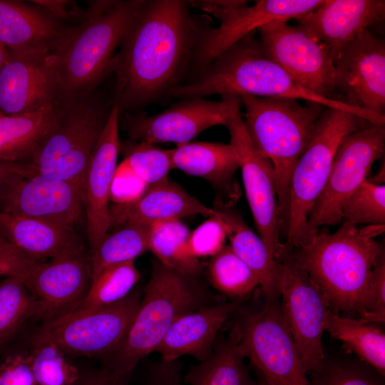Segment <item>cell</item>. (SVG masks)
I'll list each match as a JSON object with an SVG mask.
<instances>
[{
    "label": "cell",
    "instance_id": "1",
    "mask_svg": "<svg viewBox=\"0 0 385 385\" xmlns=\"http://www.w3.org/2000/svg\"><path fill=\"white\" fill-rule=\"evenodd\" d=\"M190 3L142 1L115 53L113 100L120 112L154 101L179 86L202 26Z\"/></svg>",
    "mask_w": 385,
    "mask_h": 385
},
{
    "label": "cell",
    "instance_id": "2",
    "mask_svg": "<svg viewBox=\"0 0 385 385\" xmlns=\"http://www.w3.org/2000/svg\"><path fill=\"white\" fill-rule=\"evenodd\" d=\"M141 1H90L82 19L47 58L56 105L96 91L111 73L115 51Z\"/></svg>",
    "mask_w": 385,
    "mask_h": 385
},
{
    "label": "cell",
    "instance_id": "3",
    "mask_svg": "<svg viewBox=\"0 0 385 385\" xmlns=\"http://www.w3.org/2000/svg\"><path fill=\"white\" fill-rule=\"evenodd\" d=\"M168 94L183 99L220 95L303 100L353 113L371 124L384 126L385 123L384 115L322 96L300 86L282 68L263 56L254 33L224 51L202 69L194 80L176 86Z\"/></svg>",
    "mask_w": 385,
    "mask_h": 385
},
{
    "label": "cell",
    "instance_id": "4",
    "mask_svg": "<svg viewBox=\"0 0 385 385\" xmlns=\"http://www.w3.org/2000/svg\"><path fill=\"white\" fill-rule=\"evenodd\" d=\"M384 231V225L359 228L343 222L334 233L318 232L287 256L308 274L331 310L359 316L364 294L384 252L374 237Z\"/></svg>",
    "mask_w": 385,
    "mask_h": 385
},
{
    "label": "cell",
    "instance_id": "5",
    "mask_svg": "<svg viewBox=\"0 0 385 385\" xmlns=\"http://www.w3.org/2000/svg\"><path fill=\"white\" fill-rule=\"evenodd\" d=\"M208 295L196 277L152 261L151 272L134 318L118 346L103 357L102 368L123 376L155 351L168 329L181 314L205 305Z\"/></svg>",
    "mask_w": 385,
    "mask_h": 385
},
{
    "label": "cell",
    "instance_id": "6",
    "mask_svg": "<svg viewBox=\"0 0 385 385\" xmlns=\"http://www.w3.org/2000/svg\"><path fill=\"white\" fill-rule=\"evenodd\" d=\"M244 125L255 148L272 163L284 236L289 210V183L296 162L309 142L322 113V106H303L297 100L242 96Z\"/></svg>",
    "mask_w": 385,
    "mask_h": 385
},
{
    "label": "cell",
    "instance_id": "7",
    "mask_svg": "<svg viewBox=\"0 0 385 385\" xmlns=\"http://www.w3.org/2000/svg\"><path fill=\"white\" fill-rule=\"evenodd\" d=\"M114 105L96 90L58 104L53 128L35 150L36 173L71 183L84 194L87 171Z\"/></svg>",
    "mask_w": 385,
    "mask_h": 385
},
{
    "label": "cell",
    "instance_id": "8",
    "mask_svg": "<svg viewBox=\"0 0 385 385\" xmlns=\"http://www.w3.org/2000/svg\"><path fill=\"white\" fill-rule=\"evenodd\" d=\"M368 123H370L346 111L329 108L322 111L291 175L284 237L287 252L305 242L309 214L326 185L340 143L346 135Z\"/></svg>",
    "mask_w": 385,
    "mask_h": 385
},
{
    "label": "cell",
    "instance_id": "9",
    "mask_svg": "<svg viewBox=\"0 0 385 385\" xmlns=\"http://www.w3.org/2000/svg\"><path fill=\"white\" fill-rule=\"evenodd\" d=\"M231 337L268 385H311L279 302L242 310Z\"/></svg>",
    "mask_w": 385,
    "mask_h": 385
},
{
    "label": "cell",
    "instance_id": "10",
    "mask_svg": "<svg viewBox=\"0 0 385 385\" xmlns=\"http://www.w3.org/2000/svg\"><path fill=\"white\" fill-rule=\"evenodd\" d=\"M384 126L368 123L343 139L326 185L309 214L304 243L319 227L342 221L345 202L368 178L373 163L384 156Z\"/></svg>",
    "mask_w": 385,
    "mask_h": 385
},
{
    "label": "cell",
    "instance_id": "11",
    "mask_svg": "<svg viewBox=\"0 0 385 385\" xmlns=\"http://www.w3.org/2000/svg\"><path fill=\"white\" fill-rule=\"evenodd\" d=\"M324 0L205 1L202 9L219 19L215 28H202L192 59L203 69L232 45L275 21H288L314 10Z\"/></svg>",
    "mask_w": 385,
    "mask_h": 385
},
{
    "label": "cell",
    "instance_id": "12",
    "mask_svg": "<svg viewBox=\"0 0 385 385\" xmlns=\"http://www.w3.org/2000/svg\"><path fill=\"white\" fill-rule=\"evenodd\" d=\"M141 296L132 291L122 300L80 315L68 314L43 324L31 343L49 341L66 355L104 357L115 350L125 336L138 308Z\"/></svg>",
    "mask_w": 385,
    "mask_h": 385
},
{
    "label": "cell",
    "instance_id": "13",
    "mask_svg": "<svg viewBox=\"0 0 385 385\" xmlns=\"http://www.w3.org/2000/svg\"><path fill=\"white\" fill-rule=\"evenodd\" d=\"M240 101L233 108L225 127L235 149L242 181L259 236L279 262L288 255L281 241V221L274 171L270 161L263 156L250 140L240 110Z\"/></svg>",
    "mask_w": 385,
    "mask_h": 385
},
{
    "label": "cell",
    "instance_id": "14",
    "mask_svg": "<svg viewBox=\"0 0 385 385\" xmlns=\"http://www.w3.org/2000/svg\"><path fill=\"white\" fill-rule=\"evenodd\" d=\"M257 31L263 56L282 68L300 86L334 99V57L327 45L287 21H272Z\"/></svg>",
    "mask_w": 385,
    "mask_h": 385
},
{
    "label": "cell",
    "instance_id": "15",
    "mask_svg": "<svg viewBox=\"0 0 385 385\" xmlns=\"http://www.w3.org/2000/svg\"><path fill=\"white\" fill-rule=\"evenodd\" d=\"M279 305L307 374L325 359L322 345L329 304L308 274L287 256L283 261Z\"/></svg>",
    "mask_w": 385,
    "mask_h": 385
},
{
    "label": "cell",
    "instance_id": "16",
    "mask_svg": "<svg viewBox=\"0 0 385 385\" xmlns=\"http://www.w3.org/2000/svg\"><path fill=\"white\" fill-rule=\"evenodd\" d=\"M220 101L204 98L184 99L153 115L120 112L119 119L133 140L148 143L190 142L202 131L215 125H225L240 98L221 96Z\"/></svg>",
    "mask_w": 385,
    "mask_h": 385
},
{
    "label": "cell",
    "instance_id": "17",
    "mask_svg": "<svg viewBox=\"0 0 385 385\" xmlns=\"http://www.w3.org/2000/svg\"><path fill=\"white\" fill-rule=\"evenodd\" d=\"M83 192L73 184L36 173H14L0 190V210L73 227L80 220Z\"/></svg>",
    "mask_w": 385,
    "mask_h": 385
},
{
    "label": "cell",
    "instance_id": "18",
    "mask_svg": "<svg viewBox=\"0 0 385 385\" xmlns=\"http://www.w3.org/2000/svg\"><path fill=\"white\" fill-rule=\"evenodd\" d=\"M336 92L342 101L385 115V43L368 29L345 45L334 58Z\"/></svg>",
    "mask_w": 385,
    "mask_h": 385
},
{
    "label": "cell",
    "instance_id": "19",
    "mask_svg": "<svg viewBox=\"0 0 385 385\" xmlns=\"http://www.w3.org/2000/svg\"><path fill=\"white\" fill-rule=\"evenodd\" d=\"M40 302L44 324L71 313L87 295L92 282L91 257L83 245L48 262L38 261L23 279Z\"/></svg>",
    "mask_w": 385,
    "mask_h": 385
},
{
    "label": "cell",
    "instance_id": "20",
    "mask_svg": "<svg viewBox=\"0 0 385 385\" xmlns=\"http://www.w3.org/2000/svg\"><path fill=\"white\" fill-rule=\"evenodd\" d=\"M119 115V107L114 103L86 174L84 205L91 253L111 227L108 202L121 148L118 135Z\"/></svg>",
    "mask_w": 385,
    "mask_h": 385
},
{
    "label": "cell",
    "instance_id": "21",
    "mask_svg": "<svg viewBox=\"0 0 385 385\" xmlns=\"http://www.w3.org/2000/svg\"><path fill=\"white\" fill-rule=\"evenodd\" d=\"M72 26L31 1L0 0V42L11 52L48 57Z\"/></svg>",
    "mask_w": 385,
    "mask_h": 385
},
{
    "label": "cell",
    "instance_id": "22",
    "mask_svg": "<svg viewBox=\"0 0 385 385\" xmlns=\"http://www.w3.org/2000/svg\"><path fill=\"white\" fill-rule=\"evenodd\" d=\"M384 16V0H324L296 20L299 27L327 45L334 58L345 45Z\"/></svg>",
    "mask_w": 385,
    "mask_h": 385
},
{
    "label": "cell",
    "instance_id": "23",
    "mask_svg": "<svg viewBox=\"0 0 385 385\" xmlns=\"http://www.w3.org/2000/svg\"><path fill=\"white\" fill-rule=\"evenodd\" d=\"M47 58L9 51L0 70V114L19 115L56 105Z\"/></svg>",
    "mask_w": 385,
    "mask_h": 385
},
{
    "label": "cell",
    "instance_id": "24",
    "mask_svg": "<svg viewBox=\"0 0 385 385\" xmlns=\"http://www.w3.org/2000/svg\"><path fill=\"white\" fill-rule=\"evenodd\" d=\"M239 302L207 304L179 316L171 324L157 347L161 360L172 361L190 356L200 362L213 353L217 334Z\"/></svg>",
    "mask_w": 385,
    "mask_h": 385
},
{
    "label": "cell",
    "instance_id": "25",
    "mask_svg": "<svg viewBox=\"0 0 385 385\" xmlns=\"http://www.w3.org/2000/svg\"><path fill=\"white\" fill-rule=\"evenodd\" d=\"M174 169L203 178L217 192L216 206L231 207L240 197L235 179L240 162L231 144L189 142L170 150Z\"/></svg>",
    "mask_w": 385,
    "mask_h": 385
},
{
    "label": "cell",
    "instance_id": "26",
    "mask_svg": "<svg viewBox=\"0 0 385 385\" xmlns=\"http://www.w3.org/2000/svg\"><path fill=\"white\" fill-rule=\"evenodd\" d=\"M0 237L36 261L51 259L83 245L73 227L2 210Z\"/></svg>",
    "mask_w": 385,
    "mask_h": 385
},
{
    "label": "cell",
    "instance_id": "27",
    "mask_svg": "<svg viewBox=\"0 0 385 385\" xmlns=\"http://www.w3.org/2000/svg\"><path fill=\"white\" fill-rule=\"evenodd\" d=\"M215 208L225 222L229 246L257 277L265 302H279L282 262L273 256L262 239L232 206Z\"/></svg>",
    "mask_w": 385,
    "mask_h": 385
},
{
    "label": "cell",
    "instance_id": "28",
    "mask_svg": "<svg viewBox=\"0 0 385 385\" xmlns=\"http://www.w3.org/2000/svg\"><path fill=\"white\" fill-rule=\"evenodd\" d=\"M218 210L190 195L169 178L148 186L135 201L126 205L121 213L124 223L150 226L158 222L180 220L201 215L215 216Z\"/></svg>",
    "mask_w": 385,
    "mask_h": 385
},
{
    "label": "cell",
    "instance_id": "29",
    "mask_svg": "<svg viewBox=\"0 0 385 385\" xmlns=\"http://www.w3.org/2000/svg\"><path fill=\"white\" fill-rule=\"evenodd\" d=\"M56 120L55 106L19 115L0 114V162L29 164Z\"/></svg>",
    "mask_w": 385,
    "mask_h": 385
},
{
    "label": "cell",
    "instance_id": "30",
    "mask_svg": "<svg viewBox=\"0 0 385 385\" xmlns=\"http://www.w3.org/2000/svg\"><path fill=\"white\" fill-rule=\"evenodd\" d=\"M324 331L358 359L385 376V334L374 324L329 309Z\"/></svg>",
    "mask_w": 385,
    "mask_h": 385
},
{
    "label": "cell",
    "instance_id": "31",
    "mask_svg": "<svg viewBox=\"0 0 385 385\" xmlns=\"http://www.w3.org/2000/svg\"><path fill=\"white\" fill-rule=\"evenodd\" d=\"M244 359L230 336L215 343L212 356L190 367L183 381L188 385H258Z\"/></svg>",
    "mask_w": 385,
    "mask_h": 385
},
{
    "label": "cell",
    "instance_id": "32",
    "mask_svg": "<svg viewBox=\"0 0 385 385\" xmlns=\"http://www.w3.org/2000/svg\"><path fill=\"white\" fill-rule=\"evenodd\" d=\"M190 231L180 220L150 225L148 247L160 262L186 276L197 277L201 271L199 259L190 252Z\"/></svg>",
    "mask_w": 385,
    "mask_h": 385
},
{
    "label": "cell",
    "instance_id": "33",
    "mask_svg": "<svg viewBox=\"0 0 385 385\" xmlns=\"http://www.w3.org/2000/svg\"><path fill=\"white\" fill-rule=\"evenodd\" d=\"M150 226L125 223L107 233L91 253L92 279L103 270L120 263L135 261L149 250Z\"/></svg>",
    "mask_w": 385,
    "mask_h": 385
},
{
    "label": "cell",
    "instance_id": "34",
    "mask_svg": "<svg viewBox=\"0 0 385 385\" xmlns=\"http://www.w3.org/2000/svg\"><path fill=\"white\" fill-rule=\"evenodd\" d=\"M140 277V272L135 261L115 265L103 270L92 279L83 300L68 314H83L122 300L133 291Z\"/></svg>",
    "mask_w": 385,
    "mask_h": 385
},
{
    "label": "cell",
    "instance_id": "35",
    "mask_svg": "<svg viewBox=\"0 0 385 385\" xmlns=\"http://www.w3.org/2000/svg\"><path fill=\"white\" fill-rule=\"evenodd\" d=\"M42 309L23 279L6 277L0 282V346L26 322L41 317Z\"/></svg>",
    "mask_w": 385,
    "mask_h": 385
},
{
    "label": "cell",
    "instance_id": "36",
    "mask_svg": "<svg viewBox=\"0 0 385 385\" xmlns=\"http://www.w3.org/2000/svg\"><path fill=\"white\" fill-rule=\"evenodd\" d=\"M207 272L213 287L230 297H245L259 286L255 275L229 245L211 257Z\"/></svg>",
    "mask_w": 385,
    "mask_h": 385
},
{
    "label": "cell",
    "instance_id": "37",
    "mask_svg": "<svg viewBox=\"0 0 385 385\" xmlns=\"http://www.w3.org/2000/svg\"><path fill=\"white\" fill-rule=\"evenodd\" d=\"M36 385H77L81 372L54 343H31L29 351Z\"/></svg>",
    "mask_w": 385,
    "mask_h": 385
},
{
    "label": "cell",
    "instance_id": "38",
    "mask_svg": "<svg viewBox=\"0 0 385 385\" xmlns=\"http://www.w3.org/2000/svg\"><path fill=\"white\" fill-rule=\"evenodd\" d=\"M311 385H385L384 376L351 357H325L322 365L308 374Z\"/></svg>",
    "mask_w": 385,
    "mask_h": 385
},
{
    "label": "cell",
    "instance_id": "39",
    "mask_svg": "<svg viewBox=\"0 0 385 385\" xmlns=\"http://www.w3.org/2000/svg\"><path fill=\"white\" fill-rule=\"evenodd\" d=\"M122 163L135 177L150 186L168 178L174 169L170 150H163L145 142L125 145Z\"/></svg>",
    "mask_w": 385,
    "mask_h": 385
},
{
    "label": "cell",
    "instance_id": "40",
    "mask_svg": "<svg viewBox=\"0 0 385 385\" xmlns=\"http://www.w3.org/2000/svg\"><path fill=\"white\" fill-rule=\"evenodd\" d=\"M354 225H385V185L368 178L349 196L342 208V219Z\"/></svg>",
    "mask_w": 385,
    "mask_h": 385
},
{
    "label": "cell",
    "instance_id": "41",
    "mask_svg": "<svg viewBox=\"0 0 385 385\" xmlns=\"http://www.w3.org/2000/svg\"><path fill=\"white\" fill-rule=\"evenodd\" d=\"M226 237V227L219 212L190 232L188 249L197 259L212 257L224 247Z\"/></svg>",
    "mask_w": 385,
    "mask_h": 385
},
{
    "label": "cell",
    "instance_id": "42",
    "mask_svg": "<svg viewBox=\"0 0 385 385\" xmlns=\"http://www.w3.org/2000/svg\"><path fill=\"white\" fill-rule=\"evenodd\" d=\"M359 319L367 323H384L385 321V258L379 257L364 294Z\"/></svg>",
    "mask_w": 385,
    "mask_h": 385
},
{
    "label": "cell",
    "instance_id": "43",
    "mask_svg": "<svg viewBox=\"0 0 385 385\" xmlns=\"http://www.w3.org/2000/svg\"><path fill=\"white\" fill-rule=\"evenodd\" d=\"M0 385H36L29 351L13 352L0 361Z\"/></svg>",
    "mask_w": 385,
    "mask_h": 385
},
{
    "label": "cell",
    "instance_id": "44",
    "mask_svg": "<svg viewBox=\"0 0 385 385\" xmlns=\"http://www.w3.org/2000/svg\"><path fill=\"white\" fill-rule=\"evenodd\" d=\"M181 365L178 360L152 363L145 371L143 385H183Z\"/></svg>",
    "mask_w": 385,
    "mask_h": 385
},
{
    "label": "cell",
    "instance_id": "45",
    "mask_svg": "<svg viewBox=\"0 0 385 385\" xmlns=\"http://www.w3.org/2000/svg\"><path fill=\"white\" fill-rule=\"evenodd\" d=\"M38 261L34 260L0 237V267L24 279Z\"/></svg>",
    "mask_w": 385,
    "mask_h": 385
},
{
    "label": "cell",
    "instance_id": "46",
    "mask_svg": "<svg viewBox=\"0 0 385 385\" xmlns=\"http://www.w3.org/2000/svg\"><path fill=\"white\" fill-rule=\"evenodd\" d=\"M54 16L58 19L67 24L71 19H82L85 10L78 8L75 2L67 0H34L30 1Z\"/></svg>",
    "mask_w": 385,
    "mask_h": 385
},
{
    "label": "cell",
    "instance_id": "47",
    "mask_svg": "<svg viewBox=\"0 0 385 385\" xmlns=\"http://www.w3.org/2000/svg\"><path fill=\"white\" fill-rule=\"evenodd\" d=\"M77 385H130L128 376L115 374L104 368L91 370L81 376Z\"/></svg>",
    "mask_w": 385,
    "mask_h": 385
},
{
    "label": "cell",
    "instance_id": "48",
    "mask_svg": "<svg viewBox=\"0 0 385 385\" xmlns=\"http://www.w3.org/2000/svg\"><path fill=\"white\" fill-rule=\"evenodd\" d=\"M28 164L0 163V190L5 179L14 173L29 172Z\"/></svg>",
    "mask_w": 385,
    "mask_h": 385
},
{
    "label": "cell",
    "instance_id": "49",
    "mask_svg": "<svg viewBox=\"0 0 385 385\" xmlns=\"http://www.w3.org/2000/svg\"><path fill=\"white\" fill-rule=\"evenodd\" d=\"M369 179V178H368ZM371 183L376 185H384L385 180V163L384 158L383 159V163L379 166L376 174L372 177V178L369 179Z\"/></svg>",
    "mask_w": 385,
    "mask_h": 385
},
{
    "label": "cell",
    "instance_id": "50",
    "mask_svg": "<svg viewBox=\"0 0 385 385\" xmlns=\"http://www.w3.org/2000/svg\"><path fill=\"white\" fill-rule=\"evenodd\" d=\"M9 55V51L0 42V70L6 61Z\"/></svg>",
    "mask_w": 385,
    "mask_h": 385
},
{
    "label": "cell",
    "instance_id": "51",
    "mask_svg": "<svg viewBox=\"0 0 385 385\" xmlns=\"http://www.w3.org/2000/svg\"><path fill=\"white\" fill-rule=\"evenodd\" d=\"M16 277L11 271L8 269L0 267V277Z\"/></svg>",
    "mask_w": 385,
    "mask_h": 385
},
{
    "label": "cell",
    "instance_id": "52",
    "mask_svg": "<svg viewBox=\"0 0 385 385\" xmlns=\"http://www.w3.org/2000/svg\"><path fill=\"white\" fill-rule=\"evenodd\" d=\"M257 378L258 385H268L259 375H257Z\"/></svg>",
    "mask_w": 385,
    "mask_h": 385
},
{
    "label": "cell",
    "instance_id": "53",
    "mask_svg": "<svg viewBox=\"0 0 385 385\" xmlns=\"http://www.w3.org/2000/svg\"><path fill=\"white\" fill-rule=\"evenodd\" d=\"M1 163V162H0Z\"/></svg>",
    "mask_w": 385,
    "mask_h": 385
}]
</instances>
